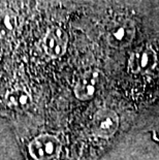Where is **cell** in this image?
<instances>
[{
    "label": "cell",
    "instance_id": "obj_1",
    "mask_svg": "<svg viewBox=\"0 0 159 160\" xmlns=\"http://www.w3.org/2000/svg\"><path fill=\"white\" fill-rule=\"evenodd\" d=\"M22 1L0 0V45H6L17 35L24 18Z\"/></svg>",
    "mask_w": 159,
    "mask_h": 160
},
{
    "label": "cell",
    "instance_id": "obj_2",
    "mask_svg": "<svg viewBox=\"0 0 159 160\" xmlns=\"http://www.w3.org/2000/svg\"><path fill=\"white\" fill-rule=\"evenodd\" d=\"M158 62V51L152 45L137 50L129 60V71L135 77H155Z\"/></svg>",
    "mask_w": 159,
    "mask_h": 160
},
{
    "label": "cell",
    "instance_id": "obj_3",
    "mask_svg": "<svg viewBox=\"0 0 159 160\" xmlns=\"http://www.w3.org/2000/svg\"><path fill=\"white\" fill-rule=\"evenodd\" d=\"M135 31L137 27L132 19L127 17H118L112 20L107 25V42L113 47H126L133 40Z\"/></svg>",
    "mask_w": 159,
    "mask_h": 160
},
{
    "label": "cell",
    "instance_id": "obj_4",
    "mask_svg": "<svg viewBox=\"0 0 159 160\" xmlns=\"http://www.w3.org/2000/svg\"><path fill=\"white\" fill-rule=\"evenodd\" d=\"M61 144L53 134H42L29 144V152L35 160H56L60 154Z\"/></svg>",
    "mask_w": 159,
    "mask_h": 160
},
{
    "label": "cell",
    "instance_id": "obj_5",
    "mask_svg": "<svg viewBox=\"0 0 159 160\" xmlns=\"http://www.w3.org/2000/svg\"><path fill=\"white\" fill-rule=\"evenodd\" d=\"M68 37L62 27L53 25L47 30L42 39V48L47 56L56 59L61 57L66 51Z\"/></svg>",
    "mask_w": 159,
    "mask_h": 160
},
{
    "label": "cell",
    "instance_id": "obj_6",
    "mask_svg": "<svg viewBox=\"0 0 159 160\" xmlns=\"http://www.w3.org/2000/svg\"><path fill=\"white\" fill-rule=\"evenodd\" d=\"M99 84V73L95 70H89L80 78L74 88V93L80 99H89L94 95Z\"/></svg>",
    "mask_w": 159,
    "mask_h": 160
},
{
    "label": "cell",
    "instance_id": "obj_7",
    "mask_svg": "<svg viewBox=\"0 0 159 160\" xmlns=\"http://www.w3.org/2000/svg\"><path fill=\"white\" fill-rule=\"evenodd\" d=\"M117 126L116 116L111 112L103 111L98 114L94 120V129L100 137H107L115 131Z\"/></svg>",
    "mask_w": 159,
    "mask_h": 160
},
{
    "label": "cell",
    "instance_id": "obj_8",
    "mask_svg": "<svg viewBox=\"0 0 159 160\" xmlns=\"http://www.w3.org/2000/svg\"><path fill=\"white\" fill-rule=\"evenodd\" d=\"M6 104L13 110H25L31 104V97L23 88H15L6 94Z\"/></svg>",
    "mask_w": 159,
    "mask_h": 160
}]
</instances>
